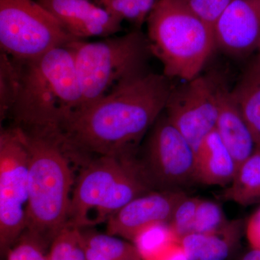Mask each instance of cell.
Masks as SVG:
<instances>
[{
	"label": "cell",
	"mask_w": 260,
	"mask_h": 260,
	"mask_svg": "<svg viewBox=\"0 0 260 260\" xmlns=\"http://www.w3.org/2000/svg\"><path fill=\"white\" fill-rule=\"evenodd\" d=\"M142 168L150 184L164 190L195 181L194 149L167 116L155 122Z\"/></svg>",
	"instance_id": "cell-8"
},
{
	"label": "cell",
	"mask_w": 260,
	"mask_h": 260,
	"mask_svg": "<svg viewBox=\"0 0 260 260\" xmlns=\"http://www.w3.org/2000/svg\"><path fill=\"white\" fill-rule=\"evenodd\" d=\"M186 195L177 189L146 193L135 198L107 220V233L133 242L149 225L169 223Z\"/></svg>",
	"instance_id": "cell-11"
},
{
	"label": "cell",
	"mask_w": 260,
	"mask_h": 260,
	"mask_svg": "<svg viewBox=\"0 0 260 260\" xmlns=\"http://www.w3.org/2000/svg\"><path fill=\"white\" fill-rule=\"evenodd\" d=\"M228 222L220 205L209 200H200L192 233L212 234L221 229Z\"/></svg>",
	"instance_id": "cell-24"
},
{
	"label": "cell",
	"mask_w": 260,
	"mask_h": 260,
	"mask_svg": "<svg viewBox=\"0 0 260 260\" xmlns=\"http://www.w3.org/2000/svg\"><path fill=\"white\" fill-rule=\"evenodd\" d=\"M246 235L251 249H260V207L248 220Z\"/></svg>",
	"instance_id": "cell-28"
},
{
	"label": "cell",
	"mask_w": 260,
	"mask_h": 260,
	"mask_svg": "<svg viewBox=\"0 0 260 260\" xmlns=\"http://www.w3.org/2000/svg\"><path fill=\"white\" fill-rule=\"evenodd\" d=\"M242 227V220H232L212 234H187L181 238L180 244L189 260H225L239 241Z\"/></svg>",
	"instance_id": "cell-16"
},
{
	"label": "cell",
	"mask_w": 260,
	"mask_h": 260,
	"mask_svg": "<svg viewBox=\"0 0 260 260\" xmlns=\"http://www.w3.org/2000/svg\"><path fill=\"white\" fill-rule=\"evenodd\" d=\"M68 223L51 243L48 260H87L83 233Z\"/></svg>",
	"instance_id": "cell-21"
},
{
	"label": "cell",
	"mask_w": 260,
	"mask_h": 260,
	"mask_svg": "<svg viewBox=\"0 0 260 260\" xmlns=\"http://www.w3.org/2000/svg\"><path fill=\"white\" fill-rule=\"evenodd\" d=\"M74 57L83 104L110 95L147 72L150 54L147 36L139 29L95 42L77 39L68 44Z\"/></svg>",
	"instance_id": "cell-5"
},
{
	"label": "cell",
	"mask_w": 260,
	"mask_h": 260,
	"mask_svg": "<svg viewBox=\"0 0 260 260\" xmlns=\"http://www.w3.org/2000/svg\"><path fill=\"white\" fill-rule=\"evenodd\" d=\"M218 99L217 130L239 167L254 153L255 142L232 92L216 83Z\"/></svg>",
	"instance_id": "cell-14"
},
{
	"label": "cell",
	"mask_w": 260,
	"mask_h": 260,
	"mask_svg": "<svg viewBox=\"0 0 260 260\" xmlns=\"http://www.w3.org/2000/svg\"><path fill=\"white\" fill-rule=\"evenodd\" d=\"M112 16L140 26L148 18L157 0H94Z\"/></svg>",
	"instance_id": "cell-22"
},
{
	"label": "cell",
	"mask_w": 260,
	"mask_h": 260,
	"mask_svg": "<svg viewBox=\"0 0 260 260\" xmlns=\"http://www.w3.org/2000/svg\"><path fill=\"white\" fill-rule=\"evenodd\" d=\"M200 199L186 196L174 210L169 225L179 239L192 233L195 215Z\"/></svg>",
	"instance_id": "cell-25"
},
{
	"label": "cell",
	"mask_w": 260,
	"mask_h": 260,
	"mask_svg": "<svg viewBox=\"0 0 260 260\" xmlns=\"http://www.w3.org/2000/svg\"><path fill=\"white\" fill-rule=\"evenodd\" d=\"M258 50H259V56H258V58H257V59H256V60H257L258 62H259L260 64V47L259 48V49H258Z\"/></svg>",
	"instance_id": "cell-31"
},
{
	"label": "cell",
	"mask_w": 260,
	"mask_h": 260,
	"mask_svg": "<svg viewBox=\"0 0 260 260\" xmlns=\"http://www.w3.org/2000/svg\"><path fill=\"white\" fill-rule=\"evenodd\" d=\"M8 260H48L39 241L27 234L8 251Z\"/></svg>",
	"instance_id": "cell-27"
},
{
	"label": "cell",
	"mask_w": 260,
	"mask_h": 260,
	"mask_svg": "<svg viewBox=\"0 0 260 260\" xmlns=\"http://www.w3.org/2000/svg\"><path fill=\"white\" fill-rule=\"evenodd\" d=\"M146 20L150 51L164 75L185 81L200 75L216 46L213 30L187 0H157Z\"/></svg>",
	"instance_id": "cell-4"
},
{
	"label": "cell",
	"mask_w": 260,
	"mask_h": 260,
	"mask_svg": "<svg viewBox=\"0 0 260 260\" xmlns=\"http://www.w3.org/2000/svg\"><path fill=\"white\" fill-rule=\"evenodd\" d=\"M231 92L250 129L256 149H260V64L256 59L246 68Z\"/></svg>",
	"instance_id": "cell-17"
},
{
	"label": "cell",
	"mask_w": 260,
	"mask_h": 260,
	"mask_svg": "<svg viewBox=\"0 0 260 260\" xmlns=\"http://www.w3.org/2000/svg\"><path fill=\"white\" fill-rule=\"evenodd\" d=\"M15 60L18 90L9 114L15 126L25 133L55 134L83 104L73 52L64 46L31 60Z\"/></svg>",
	"instance_id": "cell-2"
},
{
	"label": "cell",
	"mask_w": 260,
	"mask_h": 260,
	"mask_svg": "<svg viewBox=\"0 0 260 260\" xmlns=\"http://www.w3.org/2000/svg\"><path fill=\"white\" fill-rule=\"evenodd\" d=\"M87 260H142L134 244L110 234H83Z\"/></svg>",
	"instance_id": "cell-19"
},
{
	"label": "cell",
	"mask_w": 260,
	"mask_h": 260,
	"mask_svg": "<svg viewBox=\"0 0 260 260\" xmlns=\"http://www.w3.org/2000/svg\"><path fill=\"white\" fill-rule=\"evenodd\" d=\"M16 61L3 51L0 54V112L1 120L9 115L18 90Z\"/></svg>",
	"instance_id": "cell-23"
},
{
	"label": "cell",
	"mask_w": 260,
	"mask_h": 260,
	"mask_svg": "<svg viewBox=\"0 0 260 260\" xmlns=\"http://www.w3.org/2000/svg\"><path fill=\"white\" fill-rule=\"evenodd\" d=\"M239 260H260V249H251Z\"/></svg>",
	"instance_id": "cell-30"
},
{
	"label": "cell",
	"mask_w": 260,
	"mask_h": 260,
	"mask_svg": "<svg viewBox=\"0 0 260 260\" xmlns=\"http://www.w3.org/2000/svg\"><path fill=\"white\" fill-rule=\"evenodd\" d=\"M77 39L112 37L122 30V21L90 0H37Z\"/></svg>",
	"instance_id": "cell-13"
},
{
	"label": "cell",
	"mask_w": 260,
	"mask_h": 260,
	"mask_svg": "<svg viewBox=\"0 0 260 260\" xmlns=\"http://www.w3.org/2000/svg\"><path fill=\"white\" fill-rule=\"evenodd\" d=\"M165 109L168 119L195 151L202 140L216 126V83L200 75L178 88L173 87Z\"/></svg>",
	"instance_id": "cell-10"
},
{
	"label": "cell",
	"mask_w": 260,
	"mask_h": 260,
	"mask_svg": "<svg viewBox=\"0 0 260 260\" xmlns=\"http://www.w3.org/2000/svg\"><path fill=\"white\" fill-rule=\"evenodd\" d=\"M75 40L37 0H0L1 51L13 59H37Z\"/></svg>",
	"instance_id": "cell-6"
},
{
	"label": "cell",
	"mask_w": 260,
	"mask_h": 260,
	"mask_svg": "<svg viewBox=\"0 0 260 260\" xmlns=\"http://www.w3.org/2000/svg\"><path fill=\"white\" fill-rule=\"evenodd\" d=\"M223 198L244 206L259 203L260 149L239 167Z\"/></svg>",
	"instance_id": "cell-18"
},
{
	"label": "cell",
	"mask_w": 260,
	"mask_h": 260,
	"mask_svg": "<svg viewBox=\"0 0 260 260\" xmlns=\"http://www.w3.org/2000/svg\"><path fill=\"white\" fill-rule=\"evenodd\" d=\"M197 16L212 30L234 0H187Z\"/></svg>",
	"instance_id": "cell-26"
},
{
	"label": "cell",
	"mask_w": 260,
	"mask_h": 260,
	"mask_svg": "<svg viewBox=\"0 0 260 260\" xmlns=\"http://www.w3.org/2000/svg\"><path fill=\"white\" fill-rule=\"evenodd\" d=\"M172 88L166 75L145 72L110 95L80 107L54 135L77 158L132 153L165 109Z\"/></svg>",
	"instance_id": "cell-1"
},
{
	"label": "cell",
	"mask_w": 260,
	"mask_h": 260,
	"mask_svg": "<svg viewBox=\"0 0 260 260\" xmlns=\"http://www.w3.org/2000/svg\"><path fill=\"white\" fill-rule=\"evenodd\" d=\"M30 154L21 128L0 135V245L8 251L26 230Z\"/></svg>",
	"instance_id": "cell-7"
},
{
	"label": "cell",
	"mask_w": 260,
	"mask_h": 260,
	"mask_svg": "<svg viewBox=\"0 0 260 260\" xmlns=\"http://www.w3.org/2000/svg\"><path fill=\"white\" fill-rule=\"evenodd\" d=\"M75 182L68 223L83 228L95 225L98 213L118 181L136 162L132 153L98 156L89 160Z\"/></svg>",
	"instance_id": "cell-9"
},
{
	"label": "cell",
	"mask_w": 260,
	"mask_h": 260,
	"mask_svg": "<svg viewBox=\"0 0 260 260\" xmlns=\"http://www.w3.org/2000/svg\"><path fill=\"white\" fill-rule=\"evenodd\" d=\"M194 154L195 181L210 186L231 184L237 165L216 129L205 137Z\"/></svg>",
	"instance_id": "cell-15"
},
{
	"label": "cell",
	"mask_w": 260,
	"mask_h": 260,
	"mask_svg": "<svg viewBox=\"0 0 260 260\" xmlns=\"http://www.w3.org/2000/svg\"><path fill=\"white\" fill-rule=\"evenodd\" d=\"M149 260H189V259L179 242L172 244L158 255Z\"/></svg>",
	"instance_id": "cell-29"
},
{
	"label": "cell",
	"mask_w": 260,
	"mask_h": 260,
	"mask_svg": "<svg viewBox=\"0 0 260 260\" xmlns=\"http://www.w3.org/2000/svg\"><path fill=\"white\" fill-rule=\"evenodd\" d=\"M215 46L237 57L260 47V0H234L214 28Z\"/></svg>",
	"instance_id": "cell-12"
},
{
	"label": "cell",
	"mask_w": 260,
	"mask_h": 260,
	"mask_svg": "<svg viewBox=\"0 0 260 260\" xmlns=\"http://www.w3.org/2000/svg\"><path fill=\"white\" fill-rule=\"evenodd\" d=\"M24 133L30 154L27 234L44 246L68 224L74 158L55 135Z\"/></svg>",
	"instance_id": "cell-3"
},
{
	"label": "cell",
	"mask_w": 260,
	"mask_h": 260,
	"mask_svg": "<svg viewBox=\"0 0 260 260\" xmlns=\"http://www.w3.org/2000/svg\"><path fill=\"white\" fill-rule=\"evenodd\" d=\"M179 242L180 239L169 223H158L149 225L138 233L132 242L142 260H149Z\"/></svg>",
	"instance_id": "cell-20"
}]
</instances>
